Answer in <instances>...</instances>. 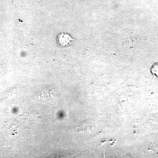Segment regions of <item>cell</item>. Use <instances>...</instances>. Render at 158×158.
Masks as SVG:
<instances>
[{"mask_svg":"<svg viewBox=\"0 0 158 158\" xmlns=\"http://www.w3.org/2000/svg\"><path fill=\"white\" fill-rule=\"evenodd\" d=\"M75 40L68 34L61 33L57 36V41L60 46L65 47L70 45Z\"/></svg>","mask_w":158,"mask_h":158,"instance_id":"cell-1","label":"cell"},{"mask_svg":"<svg viewBox=\"0 0 158 158\" xmlns=\"http://www.w3.org/2000/svg\"><path fill=\"white\" fill-rule=\"evenodd\" d=\"M151 72L153 75L158 77V62L152 65L151 68Z\"/></svg>","mask_w":158,"mask_h":158,"instance_id":"cell-2","label":"cell"},{"mask_svg":"<svg viewBox=\"0 0 158 158\" xmlns=\"http://www.w3.org/2000/svg\"><path fill=\"white\" fill-rule=\"evenodd\" d=\"M41 1H43V0H41Z\"/></svg>","mask_w":158,"mask_h":158,"instance_id":"cell-3","label":"cell"}]
</instances>
